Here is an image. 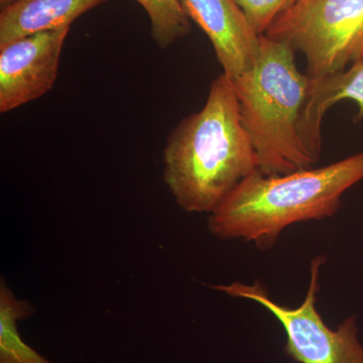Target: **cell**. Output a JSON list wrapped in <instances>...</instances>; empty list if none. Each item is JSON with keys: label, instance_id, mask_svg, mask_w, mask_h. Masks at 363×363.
I'll list each match as a JSON object with an SVG mask.
<instances>
[{"label": "cell", "instance_id": "1", "mask_svg": "<svg viewBox=\"0 0 363 363\" xmlns=\"http://www.w3.org/2000/svg\"><path fill=\"white\" fill-rule=\"evenodd\" d=\"M162 178L188 213H209L259 169L241 121L233 79L212 81L204 106L172 131L162 152Z\"/></svg>", "mask_w": 363, "mask_h": 363}, {"label": "cell", "instance_id": "2", "mask_svg": "<svg viewBox=\"0 0 363 363\" xmlns=\"http://www.w3.org/2000/svg\"><path fill=\"white\" fill-rule=\"evenodd\" d=\"M362 180L363 150L286 175L266 176L257 169L210 214L208 228L219 240H243L269 250L286 227L334 216L344 193Z\"/></svg>", "mask_w": 363, "mask_h": 363}, {"label": "cell", "instance_id": "3", "mask_svg": "<svg viewBox=\"0 0 363 363\" xmlns=\"http://www.w3.org/2000/svg\"><path fill=\"white\" fill-rule=\"evenodd\" d=\"M295 51L260 35L259 56L233 81L241 121L257 157L260 173L281 176L313 168L318 162L303 138V117L311 78L298 70Z\"/></svg>", "mask_w": 363, "mask_h": 363}, {"label": "cell", "instance_id": "4", "mask_svg": "<svg viewBox=\"0 0 363 363\" xmlns=\"http://www.w3.org/2000/svg\"><path fill=\"white\" fill-rule=\"evenodd\" d=\"M264 35L304 54L320 78L363 59V0H298Z\"/></svg>", "mask_w": 363, "mask_h": 363}, {"label": "cell", "instance_id": "5", "mask_svg": "<svg viewBox=\"0 0 363 363\" xmlns=\"http://www.w3.org/2000/svg\"><path fill=\"white\" fill-rule=\"evenodd\" d=\"M326 257L318 255L310 267V284L304 302L296 308L279 304L259 281L247 285L210 286L229 297L253 301L274 315L285 330V352L298 363H363V345L358 339L357 316L348 317L337 328L327 326L317 311L320 271Z\"/></svg>", "mask_w": 363, "mask_h": 363}, {"label": "cell", "instance_id": "6", "mask_svg": "<svg viewBox=\"0 0 363 363\" xmlns=\"http://www.w3.org/2000/svg\"><path fill=\"white\" fill-rule=\"evenodd\" d=\"M70 26L32 33L0 47V112L14 111L52 89Z\"/></svg>", "mask_w": 363, "mask_h": 363}, {"label": "cell", "instance_id": "7", "mask_svg": "<svg viewBox=\"0 0 363 363\" xmlns=\"http://www.w3.org/2000/svg\"><path fill=\"white\" fill-rule=\"evenodd\" d=\"M191 21L207 35L223 73L236 78L259 56L260 35L235 0H179Z\"/></svg>", "mask_w": 363, "mask_h": 363}, {"label": "cell", "instance_id": "8", "mask_svg": "<svg viewBox=\"0 0 363 363\" xmlns=\"http://www.w3.org/2000/svg\"><path fill=\"white\" fill-rule=\"evenodd\" d=\"M341 100L354 101L358 106L357 121L363 119V59L342 71L311 78L303 117V138L317 161L321 157V130L325 114Z\"/></svg>", "mask_w": 363, "mask_h": 363}, {"label": "cell", "instance_id": "9", "mask_svg": "<svg viewBox=\"0 0 363 363\" xmlns=\"http://www.w3.org/2000/svg\"><path fill=\"white\" fill-rule=\"evenodd\" d=\"M107 0H16L0 13V47L43 30L71 26Z\"/></svg>", "mask_w": 363, "mask_h": 363}, {"label": "cell", "instance_id": "10", "mask_svg": "<svg viewBox=\"0 0 363 363\" xmlns=\"http://www.w3.org/2000/svg\"><path fill=\"white\" fill-rule=\"evenodd\" d=\"M35 306L16 297L2 277L0 281V363H52L21 337L18 323L35 314Z\"/></svg>", "mask_w": 363, "mask_h": 363}, {"label": "cell", "instance_id": "11", "mask_svg": "<svg viewBox=\"0 0 363 363\" xmlns=\"http://www.w3.org/2000/svg\"><path fill=\"white\" fill-rule=\"evenodd\" d=\"M147 11L150 33L157 47L168 49L179 40L187 37L192 30L179 0H135Z\"/></svg>", "mask_w": 363, "mask_h": 363}, {"label": "cell", "instance_id": "12", "mask_svg": "<svg viewBox=\"0 0 363 363\" xmlns=\"http://www.w3.org/2000/svg\"><path fill=\"white\" fill-rule=\"evenodd\" d=\"M259 35H264L281 13L298 0H235Z\"/></svg>", "mask_w": 363, "mask_h": 363}, {"label": "cell", "instance_id": "13", "mask_svg": "<svg viewBox=\"0 0 363 363\" xmlns=\"http://www.w3.org/2000/svg\"><path fill=\"white\" fill-rule=\"evenodd\" d=\"M14 1H16V0H0V6H1V9H6L7 6L13 4Z\"/></svg>", "mask_w": 363, "mask_h": 363}]
</instances>
